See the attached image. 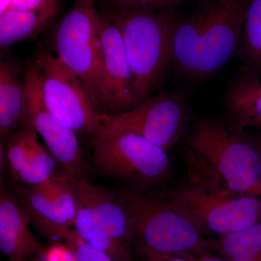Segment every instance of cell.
Masks as SVG:
<instances>
[{
	"mask_svg": "<svg viewBox=\"0 0 261 261\" xmlns=\"http://www.w3.org/2000/svg\"><path fill=\"white\" fill-rule=\"evenodd\" d=\"M147 261H190L186 257L179 255H163L157 253H145Z\"/></svg>",
	"mask_w": 261,
	"mask_h": 261,
	"instance_id": "cell-28",
	"label": "cell"
},
{
	"mask_svg": "<svg viewBox=\"0 0 261 261\" xmlns=\"http://www.w3.org/2000/svg\"><path fill=\"white\" fill-rule=\"evenodd\" d=\"M27 92V115L37 135L42 137L49 152L72 177L85 178L87 164L81 148L79 136L65 127L48 111L43 100L39 68L34 58L23 68Z\"/></svg>",
	"mask_w": 261,
	"mask_h": 261,
	"instance_id": "cell-10",
	"label": "cell"
},
{
	"mask_svg": "<svg viewBox=\"0 0 261 261\" xmlns=\"http://www.w3.org/2000/svg\"><path fill=\"white\" fill-rule=\"evenodd\" d=\"M27 115L23 70L15 61L0 63V136L6 143L23 123Z\"/></svg>",
	"mask_w": 261,
	"mask_h": 261,
	"instance_id": "cell-15",
	"label": "cell"
},
{
	"mask_svg": "<svg viewBox=\"0 0 261 261\" xmlns=\"http://www.w3.org/2000/svg\"><path fill=\"white\" fill-rule=\"evenodd\" d=\"M34 58L49 113L78 136L97 134L102 128L98 120L101 113L80 77L44 46L38 47Z\"/></svg>",
	"mask_w": 261,
	"mask_h": 261,
	"instance_id": "cell-8",
	"label": "cell"
},
{
	"mask_svg": "<svg viewBox=\"0 0 261 261\" xmlns=\"http://www.w3.org/2000/svg\"><path fill=\"white\" fill-rule=\"evenodd\" d=\"M65 245L73 252L74 261H116L106 252L86 243L80 236Z\"/></svg>",
	"mask_w": 261,
	"mask_h": 261,
	"instance_id": "cell-24",
	"label": "cell"
},
{
	"mask_svg": "<svg viewBox=\"0 0 261 261\" xmlns=\"http://www.w3.org/2000/svg\"><path fill=\"white\" fill-rule=\"evenodd\" d=\"M185 0H142L140 10L166 11L178 10Z\"/></svg>",
	"mask_w": 261,
	"mask_h": 261,
	"instance_id": "cell-26",
	"label": "cell"
},
{
	"mask_svg": "<svg viewBox=\"0 0 261 261\" xmlns=\"http://www.w3.org/2000/svg\"><path fill=\"white\" fill-rule=\"evenodd\" d=\"M228 125L233 129L261 130V80L243 70L230 81L224 98Z\"/></svg>",
	"mask_w": 261,
	"mask_h": 261,
	"instance_id": "cell-14",
	"label": "cell"
},
{
	"mask_svg": "<svg viewBox=\"0 0 261 261\" xmlns=\"http://www.w3.org/2000/svg\"><path fill=\"white\" fill-rule=\"evenodd\" d=\"M31 219L18 199L1 181L0 250L10 261H27L39 257L46 248L32 234Z\"/></svg>",
	"mask_w": 261,
	"mask_h": 261,
	"instance_id": "cell-12",
	"label": "cell"
},
{
	"mask_svg": "<svg viewBox=\"0 0 261 261\" xmlns=\"http://www.w3.org/2000/svg\"><path fill=\"white\" fill-rule=\"evenodd\" d=\"M188 118L183 97L163 92L121 114L99 113L101 126L145 137L168 151L181 139Z\"/></svg>",
	"mask_w": 261,
	"mask_h": 261,
	"instance_id": "cell-9",
	"label": "cell"
},
{
	"mask_svg": "<svg viewBox=\"0 0 261 261\" xmlns=\"http://www.w3.org/2000/svg\"><path fill=\"white\" fill-rule=\"evenodd\" d=\"M254 141H255V145H256L261 159V130L260 133L256 137H254Z\"/></svg>",
	"mask_w": 261,
	"mask_h": 261,
	"instance_id": "cell-31",
	"label": "cell"
},
{
	"mask_svg": "<svg viewBox=\"0 0 261 261\" xmlns=\"http://www.w3.org/2000/svg\"><path fill=\"white\" fill-rule=\"evenodd\" d=\"M11 10V0H0V15Z\"/></svg>",
	"mask_w": 261,
	"mask_h": 261,
	"instance_id": "cell-30",
	"label": "cell"
},
{
	"mask_svg": "<svg viewBox=\"0 0 261 261\" xmlns=\"http://www.w3.org/2000/svg\"><path fill=\"white\" fill-rule=\"evenodd\" d=\"M58 163L49 150L43 147L37 137L27 164L14 181L27 187L40 185L56 174Z\"/></svg>",
	"mask_w": 261,
	"mask_h": 261,
	"instance_id": "cell-21",
	"label": "cell"
},
{
	"mask_svg": "<svg viewBox=\"0 0 261 261\" xmlns=\"http://www.w3.org/2000/svg\"><path fill=\"white\" fill-rule=\"evenodd\" d=\"M37 137L35 129L25 119L5 143L7 166L13 180L27 164Z\"/></svg>",
	"mask_w": 261,
	"mask_h": 261,
	"instance_id": "cell-22",
	"label": "cell"
},
{
	"mask_svg": "<svg viewBox=\"0 0 261 261\" xmlns=\"http://www.w3.org/2000/svg\"><path fill=\"white\" fill-rule=\"evenodd\" d=\"M190 177L238 195H251L261 181L254 138L211 118L196 125L188 140Z\"/></svg>",
	"mask_w": 261,
	"mask_h": 261,
	"instance_id": "cell-2",
	"label": "cell"
},
{
	"mask_svg": "<svg viewBox=\"0 0 261 261\" xmlns=\"http://www.w3.org/2000/svg\"><path fill=\"white\" fill-rule=\"evenodd\" d=\"M102 70L100 108L108 115L135 108L133 78L121 33L107 15H101Z\"/></svg>",
	"mask_w": 261,
	"mask_h": 261,
	"instance_id": "cell-11",
	"label": "cell"
},
{
	"mask_svg": "<svg viewBox=\"0 0 261 261\" xmlns=\"http://www.w3.org/2000/svg\"><path fill=\"white\" fill-rule=\"evenodd\" d=\"M94 5L95 0H74L55 27L53 44L56 56L82 80L99 111L102 70L101 15Z\"/></svg>",
	"mask_w": 261,
	"mask_h": 261,
	"instance_id": "cell-7",
	"label": "cell"
},
{
	"mask_svg": "<svg viewBox=\"0 0 261 261\" xmlns=\"http://www.w3.org/2000/svg\"><path fill=\"white\" fill-rule=\"evenodd\" d=\"M186 257L190 261H228L226 259L217 258L211 257L208 254H203L200 255H186Z\"/></svg>",
	"mask_w": 261,
	"mask_h": 261,
	"instance_id": "cell-29",
	"label": "cell"
},
{
	"mask_svg": "<svg viewBox=\"0 0 261 261\" xmlns=\"http://www.w3.org/2000/svg\"><path fill=\"white\" fill-rule=\"evenodd\" d=\"M59 5L40 11L11 9L0 15V46L5 49L12 44L36 39L47 29L58 13Z\"/></svg>",
	"mask_w": 261,
	"mask_h": 261,
	"instance_id": "cell-17",
	"label": "cell"
},
{
	"mask_svg": "<svg viewBox=\"0 0 261 261\" xmlns=\"http://www.w3.org/2000/svg\"><path fill=\"white\" fill-rule=\"evenodd\" d=\"M128 214L141 252L163 255H200L212 250L202 234L165 200L133 187L118 195Z\"/></svg>",
	"mask_w": 261,
	"mask_h": 261,
	"instance_id": "cell-4",
	"label": "cell"
},
{
	"mask_svg": "<svg viewBox=\"0 0 261 261\" xmlns=\"http://www.w3.org/2000/svg\"><path fill=\"white\" fill-rule=\"evenodd\" d=\"M27 261H39V257H34V258L31 259V260H29Z\"/></svg>",
	"mask_w": 261,
	"mask_h": 261,
	"instance_id": "cell-33",
	"label": "cell"
},
{
	"mask_svg": "<svg viewBox=\"0 0 261 261\" xmlns=\"http://www.w3.org/2000/svg\"><path fill=\"white\" fill-rule=\"evenodd\" d=\"M111 7L121 9H140L142 0H107Z\"/></svg>",
	"mask_w": 261,
	"mask_h": 261,
	"instance_id": "cell-27",
	"label": "cell"
},
{
	"mask_svg": "<svg viewBox=\"0 0 261 261\" xmlns=\"http://www.w3.org/2000/svg\"><path fill=\"white\" fill-rule=\"evenodd\" d=\"M211 243L212 250L228 261H261V222Z\"/></svg>",
	"mask_w": 261,
	"mask_h": 261,
	"instance_id": "cell-20",
	"label": "cell"
},
{
	"mask_svg": "<svg viewBox=\"0 0 261 261\" xmlns=\"http://www.w3.org/2000/svg\"><path fill=\"white\" fill-rule=\"evenodd\" d=\"M249 0H198L178 15L171 64L180 74L203 79L238 54Z\"/></svg>",
	"mask_w": 261,
	"mask_h": 261,
	"instance_id": "cell-1",
	"label": "cell"
},
{
	"mask_svg": "<svg viewBox=\"0 0 261 261\" xmlns=\"http://www.w3.org/2000/svg\"><path fill=\"white\" fill-rule=\"evenodd\" d=\"M17 198L28 213L31 222L49 240L65 243L76 231L67 227L55 203L51 192L50 179L35 186L25 187L15 182Z\"/></svg>",
	"mask_w": 261,
	"mask_h": 261,
	"instance_id": "cell-13",
	"label": "cell"
},
{
	"mask_svg": "<svg viewBox=\"0 0 261 261\" xmlns=\"http://www.w3.org/2000/svg\"><path fill=\"white\" fill-rule=\"evenodd\" d=\"M80 179L65 172L56 174L50 178L51 192L55 203L59 211L65 226L74 227L78 211V184Z\"/></svg>",
	"mask_w": 261,
	"mask_h": 261,
	"instance_id": "cell-23",
	"label": "cell"
},
{
	"mask_svg": "<svg viewBox=\"0 0 261 261\" xmlns=\"http://www.w3.org/2000/svg\"><path fill=\"white\" fill-rule=\"evenodd\" d=\"M58 5V0H11V9L20 11H40Z\"/></svg>",
	"mask_w": 261,
	"mask_h": 261,
	"instance_id": "cell-25",
	"label": "cell"
},
{
	"mask_svg": "<svg viewBox=\"0 0 261 261\" xmlns=\"http://www.w3.org/2000/svg\"><path fill=\"white\" fill-rule=\"evenodd\" d=\"M74 228L86 243L106 252L116 261H134L130 245L115 238L98 220L93 209L79 194Z\"/></svg>",
	"mask_w": 261,
	"mask_h": 261,
	"instance_id": "cell-18",
	"label": "cell"
},
{
	"mask_svg": "<svg viewBox=\"0 0 261 261\" xmlns=\"http://www.w3.org/2000/svg\"><path fill=\"white\" fill-rule=\"evenodd\" d=\"M251 195L258 196V197H261V181L257 184L255 189L252 190Z\"/></svg>",
	"mask_w": 261,
	"mask_h": 261,
	"instance_id": "cell-32",
	"label": "cell"
},
{
	"mask_svg": "<svg viewBox=\"0 0 261 261\" xmlns=\"http://www.w3.org/2000/svg\"><path fill=\"white\" fill-rule=\"evenodd\" d=\"M106 14L121 33L133 78L136 107L151 97L171 64L179 13L111 7Z\"/></svg>",
	"mask_w": 261,
	"mask_h": 261,
	"instance_id": "cell-3",
	"label": "cell"
},
{
	"mask_svg": "<svg viewBox=\"0 0 261 261\" xmlns=\"http://www.w3.org/2000/svg\"><path fill=\"white\" fill-rule=\"evenodd\" d=\"M238 56L240 70L261 78V0H249Z\"/></svg>",
	"mask_w": 261,
	"mask_h": 261,
	"instance_id": "cell-19",
	"label": "cell"
},
{
	"mask_svg": "<svg viewBox=\"0 0 261 261\" xmlns=\"http://www.w3.org/2000/svg\"><path fill=\"white\" fill-rule=\"evenodd\" d=\"M78 192L93 209L99 222L112 236L123 243L134 242V235L128 214L118 196L100 187L80 179Z\"/></svg>",
	"mask_w": 261,
	"mask_h": 261,
	"instance_id": "cell-16",
	"label": "cell"
},
{
	"mask_svg": "<svg viewBox=\"0 0 261 261\" xmlns=\"http://www.w3.org/2000/svg\"><path fill=\"white\" fill-rule=\"evenodd\" d=\"M90 139L95 167L106 176L141 190L159 186L169 176L167 151L145 137L102 126Z\"/></svg>",
	"mask_w": 261,
	"mask_h": 261,
	"instance_id": "cell-6",
	"label": "cell"
},
{
	"mask_svg": "<svg viewBox=\"0 0 261 261\" xmlns=\"http://www.w3.org/2000/svg\"><path fill=\"white\" fill-rule=\"evenodd\" d=\"M165 200L201 234L220 238L261 222V197L223 191L191 177L168 192Z\"/></svg>",
	"mask_w": 261,
	"mask_h": 261,
	"instance_id": "cell-5",
	"label": "cell"
}]
</instances>
